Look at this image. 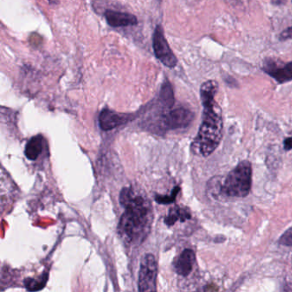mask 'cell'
I'll list each match as a JSON object with an SVG mask.
<instances>
[{
    "mask_svg": "<svg viewBox=\"0 0 292 292\" xmlns=\"http://www.w3.org/2000/svg\"><path fill=\"white\" fill-rule=\"evenodd\" d=\"M218 90L219 84L213 80L205 82L200 89L203 106L202 122L192 144V149L194 153L204 157L211 155L222 140V111L215 100Z\"/></svg>",
    "mask_w": 292,
    "mask_h": 292,
    "instance_id": "obj_1",
    "label": "cell"
},
{
    "mask_svg": "<svg viewBox=\"0 0 292 292\" xmlns=\"http://www.w3.org/2000/svg\"><path fill=\"white\" fill-rule=\"evenodd\" d=\"M119 202L125 209L119 222V231L127 243H132L144 237L151 224L152 209L148 201L131 188H124Z\"/></svg>",
    "mask_w": 292,
    "mask_h": 292,
    "instance_id": "obj_2",
    "label": "cell"
},
{
    "mask_svg": "<svg viewBox=\"0 0 292 292\" xmlns=\"http://www.w3.org/2000/svg\"><path fill=\"white\" fill-rule=\"evenodd\" d=\"M252 166L248 161H241L225 178L220 192L228 198H244L250 193Z\"/></svg>",
    "mask_w": 292,
    "mask_h": 292,
    "instance_id": "obj_3",
    "label": "cell"
},
{
    "mask_svg": "<svg viewBox=\"0 0 292 292\" xmlns=\"http://www.w3.org/2000/svg\"><path fill=\"white\" fill-rule=\"evenodd\" d=\"M158 274V266L155 257L152 254H147L142 258L138 275L139 291H155Z\"/></svg>",
    "mask_w": 292,
    "mask_h": 292,
    "instance_id": "obj_4",
    "label": "cell"
},
{
    "mask_svg": "<svg viewBox=\"0 0 292 292\" xmlns=\"http://www.w3.org/2000/svg\"><path fill=\"white\" fill-rule=\"evenodd\" d=\"M153 49L156 57L166 67L172 69L178 65V59L166 41L161 25L156 26L153 32Z\"/></svg>",
    "mask_w": 292,
    "mask_h": 292,
    "instance_id": "obj_5",
    "label": "cell"
},
{
    "mask_svg": "<svg viewBox=\"0 0 292 292\" xmlns=\"http://www.w3.org/2000/svg\"><path fill=\"white\" fill-rule=\"evenodd\" d=\"M262 70L279 84L292 81V62L282 63L269 59L264 61Z\"/></svg>",
    "mask_w": 292,
    "mask_h": 292,
    "instance_id": "obj_6",
    "label": "cell"
},
{
    "mask_svg": "<svg viewBox=\"0 0 292 292\" xmlns=\"http://www.w3.org/2000/svg\"><path fill=\"white\" fill-rule=\"evenodd\" d=\"M194 120V113L185 107L173 109L165 114L163 122L168 129L186 128Z\"/></svg>",
    "mask_w": 292,
    "mask_h": 292,
    "instance_id": "obj_7",
    "label": "cell"
},
{
    "mask_svg": "<svg viewBox=\"0 0 292 292\" xmlns=\"http://www.w3.org/2000/svg\"><path fill=\"white\" fill-rule=\"evenodd\" d=\"M130 116L126 114L118 113L109 109H104L99 116V124L101 129L107 131L120 126L129 120Z\"/></svg>",
    "mask_w": 292,
    "mask_h": 292,
    "instance_id": "obj_8",
    "label": "cell"
},
{
    "mask_svg": "<svg viewBox=\"0 0 292 292\" xmlns=\"http://www.w3.org/2000/svg\"><path fill=\"white\" fill-rule=\"evenodd\" d=\"M107 24L112 28L120 27L134 26L138 24V20L134 15L116 11H106L105 13Z\"/></svg>",
    "mask_w": 292,
    "mask_h": 292,
    "instance_id": "obj_9",
    "label": "cell"
},
{
    "mask_svg": "<svg viewBox=\"0 0 292 292\" xmlns=\"http://www.w3.org/2000/svg\"><path fill=\"white\" fill-rule=\"evenodd\" d=\"M196 263V255L191 249H184L174 262V268L181 276L186 277L191 272Z\"/></svg>",
    "mask_w": 292,
    "mask_h": 292,
    "instance_id": "obj_10",
    "label": "cell"
},
{
    "mask_svg": "<svg viewBox=\"0 0 292 292\" xmlns=\"http://www.w3.org/2000/svg\"><path fill=\"white\" fill-rule=\"evenodd\" d=\"M43 137L36 135L29 140L25 147V155L29 161H35L38 159L43 149Z\"/></svg>",
    "mask_w": 292,
    "mask_h": 292,
    "instance_id": "obj_11",
    "label": "cell"
},
{
    "mask_svg": "<svg viewBox=\"0 0 292 292\" xmlns=\"http://www.w3.org/2000/svg\"><path fill=\"white\" fill-rule=\"evenodd\" d=\"M191 217L190 212L189 210L183 207H175L171 208L169 212V215L166 218V225H172L177 222V221H182L184 222L185 220H189Z\"/></svg>",
    "mask_w": 292,
    "mask_h": 292,
    "instance_id": "obj_12",
    "label": "cell"
},
{
    "mask_svg": "<svg viewBox=\"0 0 292 292\" xmlns=\"http://www.w3.org/2000/svg\"><path fill=\"white\" fill-rule=\"evenodd\" d=\"M160 101L166 108H172L174 105V93L171 84L168 81H166L162 85L160 93Z\"/></svg>",
    "mask_w": 292,
    "mask_h": 292,
    "instance_id": "obj_13",
    "label": "cell"
},
{
    "mask_svg": "<svg viewBox=\"0 0 292 292\" xmlns=\"http://www.w3.org/2000/svg\"><path fill=\"white\" fill-rule=\"evenodd\" d=\"M47 281V274H45L39 279H29L25 281V285L29 290H40L46 285Z\"/></svg>",
    "mask_w": 292,
    "mask_h": 292,
    "instance_id": "obj_14",
    "label": "cell"
},
{
    "mask_svg": "<svg viewBox=\"0 0 292 292\" xmlns=\"http://www.w3.org/2000/svg\"><path fill=\"white\" fill-rule=\"evenodd\" d=\"M179 191H180V188L175 187L171 194H169V196H157L155 197V201L161 204H170L176 200L177 196L179 194Z\"/></svg>",
    "mask_w": 292,
    "mask_h": 292,
    "instance_id": "obj_15",
    "label": "cell"
},
{
    "mask_svg": "<svg viewBox=\"0 0 292 292\" xmlns=\"http://www.w3.org/2000/svg\"><path fill=\"white\" fill-rule=\"evenodd\" d=\"M279 243L281 245L292 247V227L289 228L279 238Z\"/></svg>",
    "mask_w": 292,
    "mask_h": 292,
    "instance_id": "obj_16",
    "label": "cell"
},
{
    "mask_svg": "<svg viewBox=\"0 0 292 292\" xmlns=\"http://www.w3.org/2000/svg\"><path fill=\"white\" fill-rule=\"evenodd\" d=\"M292 39V26L287 28L281 32V34H279V41H287V40Z\"/></svg>",
    "mask_w": 292,
    "mask_h": 292,
    "instance_id": "obj_17",
    "label": "cell"
},
{
    "mask_svg": "<svg viewBox=\"0 0 292 292\" xmlns=\"http://www.w3.org/2000/svg\"><path fill=\"white\" fill-rule=\"evenodd\" d=\"M284 148L285 151L291 150L292 149V137H289L284 141Z\"/></svg>",
    "mask_w": 292,
    "mask_h": 292,
    "instance_id": "obj_18",
    "label": "cell"
},
{
    "mask_svg": "<svg viewBox=\"0 0 292 292\" xmlns=\"http://www.w3.org/2000/svg\"><path fill=\"white\" fill-rule=\"evenodd\" d=\"M271 2L275 6H281L285 3V0H271Z\"/></svg>",
    "mask_w": 292,
    "mask_h": 292,
    "instance_id": "obj_19",
    "label": "cell"
}]
</instances>
